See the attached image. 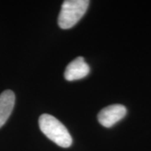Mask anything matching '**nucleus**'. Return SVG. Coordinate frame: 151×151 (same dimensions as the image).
I'll return each instance as SVG.
<instances>
[{
    "label": "nucleus",
    "mask_w": 151,
    "mask_h": 151,
    "mask_svg": "<svg viewBox=\"0 0 151 151\" xmlns=\"http://www.w3.org/2000/svg\"><path fill=\"white\" fill-rule=\"evenodd\" d=\"M90 72V67L84 60V58L79 56L70 62L66 66L64 73L65 80L76 81L86 77Z\"/></svg>",
    "instance_id": "nucleus-4"
},
{
    "label": "nucleus",
    "mask_w": 151,
    "mask_h": 151,
    "mask_svg": "<svg viewBox=\"0 0 151 151\" xmlns=\"http://www.w3.org/2000/svg\"><path fill=\"white\" fill-rule=\"evenodd\" d=\"M40 129L49 139L62 148H68L72 144V138L69 131L54 116L47 113L42 114L39 119Z\"/></svg>",
    "instance_id": "nucleus-1"
},
{
    "label": "nucleus",
    "mask_w": 151,
    "mask_h": 151,
    "mask_svg": "<svg viewBox=\"0 0 151 151\" xmlns=\"http://www.w3.org/2000/svg\"><path fill=\"white\" fill-rule=\"evenodd\" d=\"M15 95L11 90H6L0 94V128H2L9 116L14 107Z\"/></svg>",
    "instance_id": "nucleus-5"
},
{
    "label": "nucleus",
    "mask_w": 151,
    "mask_h": 151,
    "mask_svg": "<svg viewBox=\"0 0 151 151\" xmlns=\"http://www.w3.org/2000/svg\"><path fill=\"white\" fill-rule=\"evenodd\" d=\"M127 114V108L121 104H113L102 109L97 115L98 122L106 128H111Z\"/></svg>",
    "instance_id": "nucleus-3"
},
{
    "label": "nucleus",
    "mask_w": 151,
    "mask_h": 151,
    "mask_svg": "<svg viewBox=\"0 0 151 151\" xmlns=\"http://www.w3.org/2000/svg\"><path fill=\"white\" fill-rule=\"evenodd\" d=\"M89 4L88 0L64 1L58 18L60 28L67 29L73 27L86 14Z\"/></svg>",
    "instance_id": "nucleus-2"
}]
</instances>
